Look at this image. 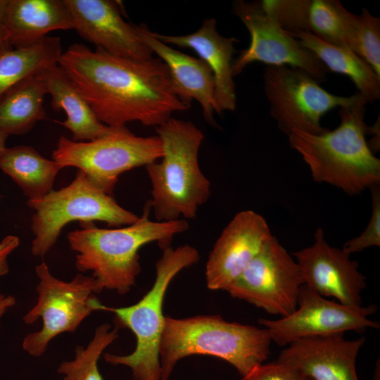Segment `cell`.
<instances>
[{"instance_id": "1", "label": "cell", "mask_w": 380, "mask_h": 380, "mask_svg": "<svg viewBox=\"0 0 380 380\" xmlns=\"http://www.w3.org/2000/svg\"><path fill=\"white\" fill-rule=\"evenodd\" d=\"M58 65L84 97L97 118L112 127L139 122L158 127L191 103L176 93L167 65L160 58L134 61L73 44Z\"/></svg>"}, {"instance_id": "2", "label": "cell", "mask_w": 380, "mask_h": 380, "mask_svg": "<svg viewBox=\"0 0 380 380\" xmlns=\"http://www.w3.org/2000/svg\"><path fill=\"white\" fill-rule=\"evenodd\" d=\"M146 203L139 220L126 227L101 229L92 222H81L82 229L69 232L71 250L77 253L75 266L80 272L91 271L99 293L103 289L128 293L141 271L139 249L157 242L163 249L173 237L189 229L186 220L153 221Z\"/></svg>"}, {"instance_id": "3", "label": "cell", "mask_w": 380, "mask_h": 380, "mask_svg": "<svg viewBox=\"0 0 380 380\" xmlns=\"http://www.w3.org/2000/svg\"><path fill=\"white\" fill-rule=\"evenodd\" d=\"M367 103L362 99L340 108L341 123L332 131L312 134L291 130L290 145L302 156L315 181L330 184L348 195L380 183V160L366 141L372 129L364 121Z\"/></svg>"}, {"instance_id": "4", "label": "cell", "mask_w": 380, "mask_h": 380, "mask_svg": "<svg viewBox=\"0 0 380 380\" xmlns=\"http://www.w3.org/2000/svg\"><path fill=\"white\" fill-rule=\"evenodd\" d=\"M156 131L163 156L146 166L152 189L150 208L159 222L193 219L210 196V182L198 159L204 135L191 121L173 118Z\"/></svg>"}, {"instance_id": "5", "label": "cell", "mask_w": 380, "mask_h": 380, "mask_svg": "<svg viewBox=\"0 0 380 380\" xmlns=\"http://www.w3.org/2000/svg\"><path fill=\"white\" fill-rule=\"evenodd\" d=\"M271 342L265 328L229 322L219 315L165 317L159 347L160 380H167L177 362L192 355L219 357L245 377L268 357Z\"/></svg>"}, {"instance_id": "6", "label": "cell", "mask_w": 380, "mask_h": 380, "mask_svg": "<svg viewBox=\"0 0 380 380\" xmlns=\"http://www.w3.org/2000/svg\"><path fill=\"white\" fill-rule=\"evenodd\" d=\"M197 249L190 245L163 249L156 263V278L151 289L134 305L113 308L100 301L96 310L115 314L116 322L130 329L137 339L134 350L128 355L104 353L106 362L130 368L134 380H160L159 347L164 327L163 300L173 278L182 270L199 260Z\"/></svg>"}, {"instance_id": "7", "label": "cell", "mask_w": 380, "mask_h": 380, "mask_svg": "<svg viewBox=\"0 0 380 380\" xmlns=\"http://www.w3.org/2000/svg\"><path fill=\"white\" fill-rule=\"evenodd\" d=\"M27 205L34 211L31 218L34 236L31 252L37 257H44L49 253L63 227L72 221L98 220L118 227L129 225L139 218L95 186L80 170L67 186L57 191L53 189L37 199H28Z\"/></svg>"}, {"instance_id": "8", "label": "cell", "mask_w": 380, "mask_h": 380, "mask_svg": "<svg viewBox=\"0 0 380 380\" xmlns=\"http://www.w3.org/2000/svg\"><path fill=\"white\" fill-rule=\"evenodd\" d=\"M163 148L160 137H138L126 127H114L106 136L88 141L61 137L53 151L61 167H75L98 189L110 195L120 175L160 160Z\"/></svg>"}, {"instance_id": "9", "label": "cell", "mask_w": 380, "mask_h": 380, "mask_svg": "<svg viewBox=\"0 0 380 380\" xmlns=\"http://www.w3.org/2000/svg\"><path fill=\"white\" fill-rule=\"evenodd\" d=\"M39 279L34 305L23 317L31 324L41 319V329L27 334L22 347L30 355H44L52 339L63 333L75 332L82 322L95 311L99 293L95 279L82 274L69 281L55 277L45 262L35 267Z\"/></svg>"}, {"instance_id": "10", "label": "cell", "mask_w": 380, "mask_h": 380, "mask_svg": "<svg viewBox=\"0 0 380 380\" xmlns=\"http://www.w3.org/2000/svg\"><path fill=\"white\" fill-rule=\"evenodd\" d=\"M263 78L270 115L287 136L294 129L323 134L328 130L320 124L323 115L336 107L350 106L365 99L359 93L350 96L334 95L310 74L295 67L267 65Z\"/></svg>"}, {"instance_id": "11", "label": "cell", "mask_w": 380, "mask_h": 380, "mask_svg": "<svg viewBox=\"0 0 380 380\" xmlns=\"http://www.w3.org/2000/svg\"><path fill=\"white\" fill-rule=\"evenodd\" d=\"M303 284L298 263L272 236L226 291L233 298L284 317L296 310Z\"/></svg>"}, {"instance_id": "12", "label": "cell", "mask_w": 380, "mask_h": 380, "mask_svg": "<svg viewBox=\"0 0 380 380\" xmlns=\"http://www.w3.org/2000/svg\"><path fill=\"white\" fill-rule=\"evenodd\" d=\"M376 310L373 304L348 306L327 300L303 284L293 312L279 319H259L258 323L268 331L272 341L284 346L307 337L379 328L378 322L369 319Z\"/></svg>"}, {"instance_id": "13", "label": "cell", "mask_w": 380, "mask_h": 380, "mask_svg": "<svg viewBox=\"0 0 380 380\" xmlns=\"http://www.w3.org/2000/svg\"><path fill=\"white\" fill-rule=\"evenodd\" d=\"M235 14L251 35L249 46L232 63L233 77L240 74L251 63L268 65H288L301 69L318 82L326 80L329 72L310 50L284 30L262 7L260 1L239 0L233 4Z\"/></svg>"}, {"instance_id": "14", "label": "cell", "mask_w": 380, "mask_h": 380, "mask_svg": "<svg viewBox=\"0 0 380 380\" xmlns=\"http://www.w3.org/2000/svg\"><path fill=\"white\" fill-rule=\"evenodd\" d=\"M293 255L309 288L322 296L336 298L341 304L361 306L366 277L348 253L329 245L321 228L317 229L311 246Z\"/></svg>"}, {"instance_id": "15", "label": "cell", "mask_w": 380, "mask_h": 380, "mask_svg": "<svg viewBox=\"0 0 380 380\" xmlns=\"http://www.w3.org/2000/svg\"><path fill=\"white\" fill-rule=\"evenodd\" d=\"M265 219L253 210L238 213L216 241L205 265L210 290H224L272 237Z\"/></svg>"}, {"instance_id": "16", "label": "cell", "mask_w": 380, "mask_h": 380, "mask_svg": "<svg viewBox=\"0 0 380 380\" xmlns=\"http://www.w3.org/2000/svg\"><path fill=\"white\" fill-rule=\"evenodd\" d=\"M72 18L73 29L84 39L107 53L134 61L153 58L135 25L125 22L117 1L65 0Z\"/></svg>"}, {"instance_id": "17", "label": "cell", "mask_w": 380, "mask_h": 380, "mask_svg": "<svg viewBox=\"0 0 380 380\" xmlns=\"http://www.w3.org/2000/svg\"><path fill=\"white\" fill-rule=\"evenodd\" d=\"M267 8L288 32H308L330 44L355 51L358 15L349 12L340 1L270 0Z\"/></svg>"}, {"instance_id": "18", "label": "cell", "mask_w": 380, "mask_h": 380, "mask_svg": "<svg viewBox=\"0 0 380 380\" xmlns=\"http://www.w3.org/2000/svg\"><path fill=\"white\" fill-rule=\"evenodd\" d=\"M343 334L297 340L281 350L277 361L312 380H359L356 359L365 338L349 341Z\"/></svg>"}, {"instance_id": "19", "label": "cell", "mask_w": 380, "mask_h": 380, "mask_svg": "<svg viewBox=\"0 0 380 380\" xmlns=\"http://www.w3.org/2000/svg\"><path fill=\"white\" fill-rule=\"evenodd\" d=\"M152 35L165 44L189 48L196 51L210 68L215 83V113L236 109V96L232 71L234 52V37H225L216 30L215 18L205 19L201 27L194 33L182 36H170L151 32Z\"/></svg>"}, {"instance_id": "20", "label": "cell", "mask_w": 380, "mask_h": 380, "mask_svg": "<svg viewBox=\"0 0 380 380\" xmlns=\"http://www.w3.org/2000/svg\"><path fill=\"white\" fill-rule=\"evenodd\" d=\"M142 42L167 65L176 93L184 101L196 100L208 123L216 125L215 78L209 66L201 58L183 53L154 37L145 25H135Z\"/></svg>"}, {"instance_id": "21", "label": "cell", "mask_w": 380, "mask_h": 380, "mask_svg": "<svg viewBox=\"0 0 380 380\" xmlns=\"http://www.w3.org/2000/svg\"><path fill=\"white\" fill-rule=\"evenodd\" d=\"M2 29L12 48L26 49L73 21L65 0H9Z\"/></svg>"}, {"instance_id": "22", "label": "cell", "mask_w": 380, "mask_h": 380, "mask_svg": "<svg viewBox=\"0 0 380 380\" xmlns=\"http://www.w3.org/2000/svg\"><path fill=\"white\" fill-rule=\"evenodd\" d=\"M39 74L46 94L51 97L53 109L65 113L67 118L58 122L72 132L73 141H92L113 131L114 127L100 122L84 97L58 65L43 69Z\"/></svg>"}, {"instance_id": "23", "label": "cell", "mask_w": 380, "mask_h": 380, "mask_svg": "<svg viewBox=\"0 0 380 380\" xmlns=\"http://www.w3.org/2000/svg\"><path fill=\"white\" fill-rule=\"evenodd\" d=\"M289 33L313 52L329 70L350 77L357 87V93L367 103L379 99L380 77L353 51L330 44L308 32Z\"/></svg>"}, {"instance_id": "24", "label": "cell", "mask_w": 380, "mask_h": 380, "mask_svg": "<svg viewBox=\"0 0 380 380\" xmlns=\"http://www.w3.org/2000/svg\"><path fill=\"white\" fill-rule=\"evenodd\" d=\"M40 71L21 80L0 98V130L7 134L27 133L46 118V91Z\"/></svg>"}, {"instance_id": "25", "label": "cell", "mask_w": 380, "mask_h": 380, "mask_svg": "<svg viewBox=\"0 0 380 380\" xmlns=\"http://www.w3.org/2000/svg\"><path fill=\"white\" fill-rule=\"evenodd\" d=\"M0 169L19 186L28 199H37L53 190L55 178L62 168L32 146H16L4 150L0 156Z\"/></svg>"}, {"instance_id": "26", "label": "cell", "mask_w": 380, "mask_h": 380, "mask_svg": "<svg viewBox=\"0 0 380 380\" xmlns=\"http://www.w3.org/2000/svg\"><path fill=\"white\" fill-rule=\"evenodd\" d=\"M62 54L58 37L46 36L26 49H12L0 56V98L27 76L58 65Z\"/></svg>"}, {"instance_id": "27", "label": "cell", "mask_w": 380, "mask_h": 380, "mask_svg": "<svg viewBox=\"0 0 380 380\" xmlns=\"http://www.w3.org/2000/svg\"><path fill=\"white\" fill-rule=\"evenodd\" d=\"M118 338V327L111 329L108 323L96 327L94 336L87 346H78L71 360L63 361L57 372L62 380H103L98 362L104 350Z\"/></svg>"}, {"instance_id": "28", "label": "cell", "mask_w": 380, "mask_h": 380, "mask_svg": "<svg viewBox=\"0 0 380 380\" xmlns=\"http://www.w3.org/2000/svg\"><path fill=\"white\" fill-rule=\"evenodd\" d=\"M355 53L380 77V19L366 8L358 15Z\"/></svg>"}, {"instance_id": "29", "label": "cell", "mask_w": 380, "mask_h": 380, "mask_svg": "<svg viewBox=\"0 0 380 380\" xmlns=\"http://www.w3.org/2000/svg\"><path fill=\"white\" fill-rule=\"evenodd\" d=\"M380 184L377 183L369 189L372 194V210L369 224L358 236L346 241L342 249L350 255L372 246H380Z\"/></svg>"}, {"instance_id": "30", "label": "cell", "mask_w": 380, "mask_h": 380, "mask_svg": "<svg viewBox=\"0 0 380 380\" xmlns=\"http://www.w3.org/2000/svg\"><path fill=\"white\" fill-rule=\"evenodd\" d=\"M242 380H312L294 368L279 362L262 364Z\"/></svg>"}, {"instance_id": "31", "label": "cell", "mask_w": 380, "mask_h": 380, "mask_svg": "<svg viewBox=\"0 0 380 380\" xmlns=\"http://www.w3.org/2000/svg\"><path fill=\"white\" fill-rule=\"evenodd\" d=\"M19 243V238L13 235H8L0 241V278L8 272V258Z\"/></svg>"}, {"instance_id": "32", "label": "cell", "mask_w": 380, "mask_h": 380, "mask_svg": "<svg viewBox=\"0 0 380 380\" xmlns=\"http://www.w3.org/2000/svg\"><path fill=\"white\" fill-rule=\"evenodd\" d=\"M16 303V299L11 295H4L0 293V319L5 313Z\"/></svg>"}, {"instance_id": "33", "label": "cell", "mask_w": 380, "mask_h": 380, "mask_svg": "<svg viewBox=\"0 0 380 380\" xmlns=\"http://www.w3.org/2000/svg\"><path fill=\"white\" fill-rule=\"evenodd\" d=\"M12 49L6 39L4 30L0 28V56Z\"/></svg>"}, {"instance_id": "34", "label": "cell", "mask_w": 380, "mask_h": 380, "mask_svg": "<svg viewBox=\"0 0 380 380\" xmlns=\"http://www.w3.org/2000/svg\"><path fill=\"white\" fill-rule=\"evenodd\" d=\"M9 0H0V28L2 29ZM3 30V29H2Z\"/></svg>"}, {"instance_id": "35", "label": "cell", "mask_w": 380, "mask_h": 380, "mask_svg": "<svg viewBox=\"0 0 380 380\" xmlns=\"http://www.w3.org/2000/svg\"><path fill=\"white\" fill-rule=\"evenodd\" d=\"M8 136L6 132L0 130V156L6 148V141Z\"/></svg>"}]
</instances>
